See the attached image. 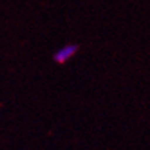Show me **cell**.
I'll list each match as a JSON object with an SVG mask.
<instances>
[{
	"instance_id": "cell-1",
	"label": "cell",
	"mask_w": 150,
	"mask_h": 150,
	"mask_svg": "<svg viewBox=\"0 0 150 150\" xmlns=\"http://www.w3.org/2000/svg\"><path fill=\"white\" fill-rule=\"evenodd\" d=\"M79 51V46L77 44H74V43H70V44H65L62 46L61 48L54 52L52 55V58L57 64H65V62H68L70 58H73L74 55L77 54Z\"/></svg>"
}]
</instances>
